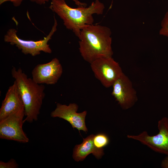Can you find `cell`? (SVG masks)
<instances>
[{"label": "cell", "instance_id": "obj_1", "mask_svg": "<svg viewBox=\"0 0 168 168\" xmlns=\"http://www.w3.org/2000/svg\"><path fill=\"white\" fill-rule=\"evenodd\" d=\"M111 34L109 28L99 25L83 28L78 37L79 52L83 59L90 64L100 58L112 57Z\"/></svg>", "mask_w": 168, "mask_h": 168}, {"label": "cell", "instance_id": "obj_2", "mask_svg": "<svg viewBox=\"0 0 168 168\" xmlns=\"http://www.w3.org/2000/svg\"><path fill=\"white\" fill-rule=\"evenodd\" d=\"M105 8L100 0H95L88 7L77 8L70 7L65 0H51L49 7L62 20L66 28L72 30L77 37L83 28L93 24V15L102 14Z\"/></svg>", "mask_w": 168, "mask_h": 168}, {"label": "cell", "instance_id": "obj_3", "mask_svg": "<svg viewBox=\"0 0 168 168\" xmlns=\"http://www.w3.org/2000/svg\"><path fill=\"white\" fill-rule=\"evenodd\" d=\"M11 74L16 83L24 105L26 118L24 122L36 121L45 96L44 86L28 78L20 68L16 69L13 67Z\"/></svg>", "mask_w": 168, "mask_h": 168}, {"label": "cell", "instance_id": "obj_4", "mask_svg": "<svg viewBox=\"0 0 168 168\" xmlns=\"http://www.w3.org/2000/svg\"><path fill=\"white\" fill-rule=\"evenodd\" d=\"M54 22L48 35L44 39L38 41L25 40L20 38L17 35V30L14 28L9 29L4 35L5 42L12 45H15L25 54H30L35 56L40 54L41 51L51 54L52 50L48 44L53 35L57 30L58 25L56 19L54 16Z\"/></svg>", "mask_w": 168, "mask_h": 168}, {"label": "cell", "instance_id": "obj_5", "mask_svg": "<svg viewBox=\"0 0 168 168\" xmlns=\"http://www.w3.org/2000/svg\"><path fill=\"white\" fill-rule=\"evenodd\" d=\"M158 133L150 136L146 131L138 135H128L127 137L139 141L152 150L168 156V118H162L158 122Z\"/></svg>", "mask_w": 168, "mask_h": 168}, {"label": "cell", "instance_id": "obj_6", "mask_svg": "<svg viewBox=\"0 0 168 168\" xmlns=\"http://www.w3.org/2000/svg\"><path fill=\"white\" fill-rule=\"evenodd\" d=\"M25 109L12 114L0 120V138L26 143L29 139L22 128Z\"/></svg>", "mask_w": 168, "mask_h": 168}, {"label": "cell", "instance_id": "obj_7", "mask_svg": "<svg viewBox=\"0 0 168 168\" xmlns=\"http://www.w3.org/2000/svg\"><path fill=\"white\" fill-rule=\"evenodd\" d=\"M95 77L105 87L111 86L123 73L119 63L112 57L98 58L90 63Z\"/></svg>", "mask_w": 168, "mask_h": 168}, {"label": "cell", "instance_id": "obj_8", "mask_svg": "<svg viewBox=\"0 0 168 168\" xmlns=\"http://www.w3.org/2000/svg\"><path fill=\"white\" fill-rule=\"evenodd\" d=\"M112 86V95L123 109L126 110L132 108L137 102V92L131 81L124 73Z\"/></svg>", "mask_w": 168, "mask_h": 168}, {"label": "cell", "instance_id": "obj_9", "mask_svg": "<svg viewBox=\"0 0 168 168\" xmlns=\"http://www.w3.org/2000/svg\"><path fill=\"white\" fill-rule=\"evenodd\" d=\"M63 72V67L59 60L54 58L47 63L37 65L31 73L33 80L39 84L54 85L57 82Z\"/></svg>", "mask_w": 168, "mask_h": 168}, {"label": "cell", "instance_id": "obj_10", "mask_svg": "<svg viewBox=\"0 0 168 168\" xmlns=\"http://www.w3.org/2000/svg\"><path fill=\"white\" fill-rule=\"evenodd\" d=\"M78 106L75 103H70L68 105L57 103L55 110L50 114L53 118L58 117L68 122L73 128L79 132L82 130L86 133L87 129L86 126L85 119L87 111L77 113Z\"/></svg>", "mask_w": 168, "mask_h": 168}, {"label": "cell", "instance_id": "obj_11", "mask_svg": "<svg viewBox=\"0 0 168 168\" xmlns=\"http://www.w3.org/2000/svg\"><path fill=\"white\" fill-rule=\"evenodd\" d=\"M25 109L16 82L8 89L0 109V120Z\"/></svg>", "mask_w": 168, "mask_h": 168}, {"label": "cell", "instance_id": "obj_12", "mask_svg": "<svg viewBox=\"0 0 168 168\" xmlns=\"http://www.w3.org/2000/svg\"><path fill=\"white\" fill-rule=\"evenodd\" d=\"M94 135L91 134L83 139L82 142L76 145L74 149L73 158L76 161H82L89 155L92 153L97 159H99L104 155V150L98 149L95 146L93 141Z\"/></svg>", "mask_w": 168, "mask_h": 168}, {"label": "cell", "instance_id": "obj_13", "mask_svg": "<svg viewBox=\"0 0 168 168\" xmlns=\"http://www.w3.org/2000/svg\"><path fill=\"white\" fill-rule=\"evenodd\" d=\"M93 141L95 147L98 149H103L110 142L109 137L106 134L99 133L94 135Z\"/></svg>", "mask_w": 168, "mask_h": 168}, {"label": "cell", "instance_id": "obj_14", "mask_svg": "<svg viewBox=\"0 0 168 168\" xmlns=\"http://www.w3.org/2000/svg\"><path fill=\"white\" fill-rule=\"evenodd\" d=\"M159 34L168 37V12L166 13L161 21Z\"/></svg>", "mask_w": 168, "mask_h": 168}, {"label": "cell", "instance_id": "obj_15", "mask_svg": "<svg viewBox=\"0 0 168 168\" xmlns=\"http://www.w3.org/2000/svg\"><path fill=\"white\" fill-rule=\"evenodd\" d=\"M18 166V164L13 159H10L6 162L0 161V168H17Z\"/></svg>", "mask_w": 168, "mask_h": 168}, {"label": "cell", "instance_id": "obj_16", "mask_svg": "<svg viewBox=\"0 0 168 168\" xmlns=\"http://www.w3.org/2000/svg\"><path fill=\"white\" fill-rule=\"evenodd\" d=\"M51 0H30V1L35 2L39 5L44 4L46 2ZM74 2L75 4L77 6V7H86L87 4L80 2L78 0H72Z\"/></svg>", "mask_w": 168, "mask_h": 168}, {"label": "cell", "instance_id": "obj_17", "mask_svg": "<svg viewBox=\"0 0 168 168\" xmlns=\"http://www.w3.org/2000/svg\"><path fill=\"white\" fill-rule=\"evenodd\" d=\"M24 0H0V5L2 4L5 2L10 1L12 2L15 7H17L20 6Z\"/></svg>", "mask_w": 168, "mask_h": 168}, {"label": "cell", "instance_id": "obj_18", "mask_svg": "<svg viewBox=\"0 0 168 168\" xmlns=\"http://www.w3.org/2000/svg\"><path fill=\"white\" fill-rule=\"evenodd\" d=\"M161 166L163 168H168V156H166L162 160Z\"/></svg>", "mask_w": 168, "mask_h": 168}]
</instances>
